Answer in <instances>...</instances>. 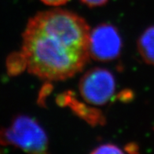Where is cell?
<instances>
[{
    "instance_id": "cell-4",
    "label": "cell",
    "mask_w": 154,
    "mask_h": 154,
    "mask_svg": "<svg viewBox=\"0 0 154 154\" xmlns=\"http://www.w3.org/2000/svg\"><path fill=\"white\" fill-rule=\"evenodd\" d=\"M122 38L112 24L103 23L90 31L88 51L90 57L101 62L112 61L120 56Z\"/></svg>"
},
{
    "instance_id": "cell-13",
    "label": "cell",
    "mask_w": 154,
    "mask_h": 154,
    "mask_svg": "<svg viewBox=\"0 0 154 154\" xmlns=\"http://www.w3.org/2000/svg\"><path fill=\"white\" fill-rule=\"evenodd\" d=\"M124 149H125L126 152H129V153H135V152H138V146H137L135 143H128V145H126Z\"/></svg>"
},
{
    "instance_id": "cell-7",
    "label": "cell",
    "mask_w": 154,
    "mask_h": 154,
    "mask_svg": "<svg viewBox=\"0 0 154 154\" xmlns=\"http://www.w3.org/2000/svg\"><path fill=\"white\" fill-rule=\"evenodd\" d=\"M7 72L10 75H17L28 68L27 59L22 51L10 54L6 61Z\"/></svg>"
},
{
    "instance_id": "cell-2",
    "label": "cell",
    "mask_w": 154,
    "mask_h": 154,
    "mask_svg": "<svg viewBox=\"0 0 154 154\" xmlns=\"http://www.w3.org/2000/svg\"><path fill=\"white\" fill-rule=\"evenodd\" d=\"M48 138L36 120L28 116L14 118L10 125L0 129V146H13L30 153H46Z\"/></svg>"
},
{
    "instance_id": "cell-6",
    "label": "cell",
    "mask_w": 154,
    "mask_h": 154,
    "mask_svg": "<svg viewBox=\"0 0 154 154\" xmlns=\"http://www.w3.org/2000/svg\"><path fill=\"white\" fill-rule=\"evenodd\" d=\"M138 50L147 64L154 65V25L146 29L141 35L138 40Z\"/></svg>"
},
{
    "instance_id": "cell-12",
    "label": "cell",
    "mask_w": 154,
    "mask_h": 154,
    "mask_svg": "<svg viewBox=\"0 0 154 154\" xmlns=\"http://www.w3.org/2000/svg\"><path fill=\"white\" fill-rule=\"evenodd\" d=\"M51 90L52 89H51V87L50 85L46 86V87H44L43 89H42L40 95H39V102H40V103L43 101V99H44L45 97H47V96H48V94H50Z\"/></svg>"
},
{
    "instance_id": "cell-3",
    "label": "cell",
    "mask_w": 154,
    "mask_h": 154,
    "mask_svg": "<svg viewBox=\"0 0 154 154\" xmlns=\"http://www.w3.org/2000/svg\"><path fill=\"white\" fill-rule=\"evenodd\" d=\"M79 90L87 103L94 106H105L115 94V77L108 69L94 68L81 77Z\"/></svg>"
},
{
    "instance_id": "cell-5",
    "label": "cell",
    "mask_w": 154,
    "mask_h": 154,
    "mask_svg": "<svg viewBox=\"0 0 154 154\" xmlns=\"http://www.w3.org/2000/svg\"><path fill=\"white\" fill-rule=\"evenodd\" d=\"M57 105L69 107L72 111L82 120L91 126L103 125L106 119L102 112L90 104H85L78 100L72 92L66 91L57 96Z\"/></svg>"
},
{
    "instance_id": "cell-11",
    "label": "cell",
    "mask_w": 154,
    "mask_h": 154,
    "mask_svg": "<svg viewBox=\"0 0 154 154\" xmlns=\"http://www.w3.org/2000/svg\"><path fill=\"white\" fill-rule=\"evenodd\" d=\"M132 97V94L131 91H122L121 93H120L118 94L117 98L119 100L122 101H128V100Z\"/></svg>"
},
{
    "instance_id": "cell-10",
    "label": "cell",
    "mask_w": 154,
    "mask_h": 154,
    "mask_svg": "<svg viewBox=\"0 0 154 154\" xmlns=\"http://www.w3.org/2000/svg\"><path fill=\"white\" fill-rule=\"evenodd\" d=\"M44 4L51 6H60L65 4L69 0H41Z\"/></svg>"
},
{
    "instance_id": "cell-8",
    "label": "cell",
    "mask_w": 154,
    "mask_h": 154,
    "mask_svg": "<svg viewBox=\"0 0 154 154\" xmlns=\"http://www.w3.org/2000/svg\"><path fill=\"white\" fill-rule=\"evenodd\" d=\"M124 151H123L122 149H120L116 145L106 143L96 147L92 151L91 153H124Z\"/></svg>"
},
{
    "instance_id": "cell-1",
    "label": "cell",
    "mask_w": 154,
    "mask_h": 154,
    "mask_svg": "<svg viewBox=\"0 0 154 154\" xmlns=\"http://www.w3.org/2000/svg\"><path fill=\"white\" fill-rule=\"evenodd\" d=\"M90 27L75 13L54 9L32 17L23 33L29 72L47 81L74 76L87 65Z\"/></svg>"
},
{
    "instance_id": "cell-9",
    "label": "cell",
    "mask_w": 154,
    "mask_h": 154,
    "mask_svg": "<svg viewBox=\"0 0 154 154\" xmlns=\"http://www.w3.org/2000/svg\"><path fill=\"white\" fill-rule=\"evenodd\" d=\"M109 0H81V2L90 7H97L106 4Z\"/></svg>"
}]
</instances>
